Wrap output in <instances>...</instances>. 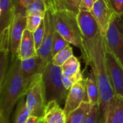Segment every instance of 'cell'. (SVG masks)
I'll return each mask as SVG.
<instances>
[{
	"label": "cell",
	"mask_w": 123,
	"mask_h": 123,
	"mask_svg": "<svg viewBox=\"0 0 123 123\" xmlns=\"http://www.w3.org/2000/svg\"><path fill=\"white\" fill-rule=\"evenodd\" d=\"M106 50L105 37L101 32L93 40H82V58L86 66L92 68L99 87L100 123H105L108 110L116 97L108 74Z\"/></svg>",
	"instance_id": "cell-1"
},
{
	"label": "cell",
	"mask_w": 123,
	"mask_h": 123,
	"mask_svg": "<svg viewBox=\"0 0 123 123\" xmlns=\"http://www.w3.org/2000/svg\"><path fill=\"white\" fill-rule=\"evenodd\" d=\"M20 62L18 57L11 58L6 79L0 85V116L7 123L14 107L25 96L28 88L21 72Z\"/></svg>",
	"instance_id": "cell-2"
},
{
	"label": "cell",
	"mask_w": 123,
	"mask_h": 123,
	"mask_svg": "<svg viewBox=\"0 0 123 123\" xmlns=\"http://www.w3.org/2000/svg\"><path fill=\"white\" fill-rule=\"evenodd\" d=\"M53 13L55 30L70 45L71 44L81 50L83 36L78 23L77 14L66 10H58Z\"/></svg>",
	"instance_id": "cell-3"
},
{
	"label": "cell",
	"mask_w": 123,
	"mask_h": 123,
	"mask_svg": "<svg viewBox=\"0 0 123 123\" xmlns=\"http://www.w3.org/2000/svg\"><path fill=\"white\" fill-rule=\"evenodd\" d=\"M43 80L47 103L55 101L61 105L66 100L68 93L62 82L61 68L49 62L43 74Z\"/></svg>",
	"instance_id": "cell-4"
},
{
	"label": "cell",
	"mask_w": 123,
	"mask_h": 123,
	"mask_svg": "<svg viewBox=\"0 0 123 123\" xmlns=\"http://www.w3.org/2000/svg\"><path fill=\"white\" fill-rule=\"evenodd\" d=\"M25 102L31 116L43 117L47 105L43 74L36 76L30 82L25 94Z\"/></svg>",
	"instance_id": "cell-5"
},
{
	"label": "cell",
	"mask_w": 123,
	"mask_h": 123,
	"mask_svg": "<svg viewBox=\"0 0 123 123\" xmlns=\"http://www.w3.org/2000/svg\"><path fill=\"white\" fill-rule=\"evenodd\" d=\"M105 37L107 49L123 67V14H115Z\"/></svg>",
	"instance_id": "cell-6"
},
{
	"label": "cell",
	"mask_w": 123,
	"mask_h": 123,
	"mask_svg": "<svg viewBox=\"0 0 123 123\" xmlns=\"http://www.w3.org/2000/svg\"><path fill=\"white\" fill-rule=\"evenodd\" d=\"M27 27V16L14 14L9 27V50L11 58L18 57L20 43Z\"/></svg>",
	"instance_id": "cell-7"
},
{
	"label": "cell",
	"mask_w": 123,
	"mask_h": 123,
	"mask_svg": "<svg viewBox=\"0 0 123 123\" xmlns=\"http://www.w3.org/2000/svg\"><path fill=\"white\" fill-rule=\"evenodd\" d=\"M45 23V34L43 40L39 49L37 50V54L48 63L52 61V46L54 32L55 30L53 19V13L48 9L44 18Z\"/></svg>",
	"instance_id": "cell-8"
},
{
	"label": "cell",
	"mask_w": 123,
	"mask_h": 123,
	"mask_svg": "<svg viewBox=\"0 0 123 123\" xmlns=\"http://www.w3.org/2000/svg\"><path fill=\"white\" fill-rule=\"evenodd\" d=\"M106 63L115 95L123 97V67L107 48L106 50Z\"/></svg>",
	"instance_id": "cell-9"
},
{
	"label": "cell",
	"mask_w": 123,
	"mask_h": 123,
	"mask_svg": "<svg viewBox=\"0 0 123 123\" xmlns=\"http://www.w3.org/2000/svg\"><path fill=\"white\" fill-rule=\"evenodd\" d=\"M84 101H88L85 79L75 83L68 91L63 107L66 115L68 116L70 113L76 110Z\"/></svg>",
	"instance_id": "cell-10"
},
{
	"label": "cell",
	"mask_w": 123,
	"mask_h": 123,
	"mask_svg": "<svg viewBox=\"0 0 123 123\" xmlns=\"http://www.w3.org/2000/svg\"><path fill=\"white\" fill-rule=\"evenodd\" d=\"M91 12L98 24L101 34L105 36L115 14L111 8L108 0H97Z\"/></svg>",
	"instance_id": "cell-11"
},
{
	"label": "cell",
	"mask_w": 123,
	"mask_h": 123,
	"mask_svg": "<svg viewBox=\"0 0 123 123\" xmlns=\"http://www.w3.org/2000/svg\"><path fill=\"white\" fill-rule=\"evenodd\" d=\"M47 64L48 63L37 55L30 58L21 60V72L27 87L36 76L43 74Z\"/></svg>",
	"instance_id": "cell-12"
},
{
	"label": "cell",
	"mask_w": 123,
	"mask_h": 123,
	"mask_svg": "<svg viewBox=\"0 0 123 123\" xmlns=\"http://www.w3.org/2000/svg\"><path fill=\"white\" fill-rule=\"evenodd\" d=\"M77 20L84 39L93 40L100 33L98 24L91 12L80 10Z\"/></svg>",
	"instance_id": "cell-13"
},
{
	"label": "cell",
	"mask_w": 123,
	"mask_h": 123,
	"mask_svg": "<svg viewBox=\"0 0 123 123\" xmlns=\"http://www.w3.org/2000/svg\"><path fill=\"white\" fill-rule=\"evenodd\" d=\"M66 119L63 109L55 101L47 103L43 115L40 118L42 123H65Z\"/></svg>",
	"instance_id": "cell-14"
},
{
	"label": "cell",
	"mask_w": 123,
	"mask_h": 123,
	"mask_svg": "<svg viewBox=\"0 0 123 123\" xmlns=\"http://www.w3.org/2000/svg\"><path fill=\"white\" fill-rule=\"evenodd\" d=\"M37 49L33 38V33L26 29L24 31L23 36L20 43L18 58L20 60L32 58L37 55Z\"/></svg>",
	"instance_id": "cell-15"
},
{
	"label": "cell",
	"mask_w": 123,
	"mask_h": 123,
	"mask_svg": "<svg viewBox=\"0 0 123 123\" xmlns=\"http://www.w3.org/2000/svg\"><path fill=\"white\" fill-rule=\"evenodd\" d=\"M61 68L62 74L71 78L74 84L85 79L81 70L80 61L75 55H72Z\"/></svg>",
	"instance_id": "cell-16"
},
{
	"label": "cell",
	"mask_w": 123,
	"mask_h": 123,
	"mask_svg": "<svg viewBox=\"0 0 123 123\" xmlns=\"http://www.w3.org/2000/svg\"><path fill=\"white\" fill-rule=\"evenodd\" d=\"M14 15L13 0H0V32L9 29Z\"/></svg>",
	"instance_id": "cell-17"
},
{
	"label": "cell",
	"mask_w": 123,
	"mask_h": 123,
	"mask_svg": "<svg viewBox=\"0 0 123 123\" xmlns=\"http://www.w3.org/2000/svg\"><path fill=\"white\" fill-rule=\"evenodd\" d=\"M85 86L86 89L87 99L91 107H99V91L96 79L91 71L85 78Z\"/></svg>",
	"instance_id": "cell-18"
},
{
	"label": "cell",
	"mask_w": 123,
	"mask_h": 123,
	"mask_svg": "<svg viewBox=\"0 0 123 123\" xmlns=\"http://www.w3.org/2000/svg\"><path fill=\"white\" fill-rule=\"evenodd\" d=\"M105 123H123V97L116 96L108 110Z\"/></svg>",
	"instance_id": "cell-19"
},
{
	"label": "cell",
	"mask_w": 123,
	"mask_h": 123,
	"mask_svg": "<svg viewBox=\"0 0 123 123\" xmlns=\"http://www.w3.org/2000/svg\"><path fill=\"white\" fill-rule=\"evenodd\" d=\"M92 107L88 101H84L81 105L68 116L65 123H84L87 118Z\"/></svg>",
	"instance_id": "cell-20"
},
{
	"label": "cell",
	"mask_w": 123,
	"mask_h": 123,
	"mask_svg": "<svg viewBox=\"0 0 123 123\" xmlns=\"http://www.w3.org/2000/svg\"><path fill=\"white\" fill-rule=\"evenodd\" d=\"M48 9V4L46 0H31L27 6L25 15L40 14L45 16Z\"/></svg>",
	"instance_id": "cell-21"
},
{
	"label": "cell",
	"mask_w": 123,
	"mask_h": 123,
	"mask_svg": "<svg viewBox=\"0 0 123 123\" xmlns=\"http://www.w3.org/2000/svg\"><path fill=\"white\" fill-rule=\"evenodd\" d=\"M81 0H54L55 11L66 10L78 14Z\"/></svg>",
	"instance_id": "cell-22"
},
{
	"label": "cell",
	"mask_w": 123,
	"mask_h": 123,
	"mask_svg": "<svg viewBox=\"0 0 123 123\" xmlns=\"http://www.w3.org/2000/svg\"><path fill=\"white\" fill-rule=\"evenodd\" d=\"M30 116L31 115L27 107L25 99L24 97H22L19 100L17 103L14 114V123H26Z\"/></svg>",
	"instance_id": "cell-23"
},
{
	"label": "cell",
	"mask_w": 123,
	"mask_h": 123,
	"mask_svg": "<svg viewBox=\"0 0 123 123\" xmlns=\"http://www.w3.org/2000/svg\"><path fill=\"white\" fill-rule=\"evenodd\" d=\"M72 55H74L73 48L69 45L60 52H58L56 55H55L52 58V63L57 66H62Z\"/></svg>",
	"instance_id": "cell-24"
},
{
	"label": "cell",
	"mask_w": 123,
	"mask_h": 123,
	"mask_svg": "<svg viewBox=\"0 0 123 123\" xmlns=\"http://www.w3.org/2000/svg\"><path fill=\"white\" fill-rule=\"evenodd\" d=\"M70 44L64 39V37L56 30L54 32L53 46H52V56L53 57L58 52L66 48Z\"/></svg>",
	"instance_id": "cell-25"
},
{
	"label": "cell",
	"mask_w": 123,
	"mask_h": 123,
	"mask_svg": "<svg viewBox=\"0 0 123 123\" xmlns=\"http://www.w3.org/2000/svg\"><path fill=\"white\" fill-rule=\"evenodd\" d=\"M44 15L35 14V15H28L27 16V27L28 30L32 32H34L43 22Z\"/></svg>",
	"instance_id": "cell-26"
},
{
	"label": "cell",
	"mask_w": 123,
	"mask_h": 123,
	"mask_svg": "<svg viewBox=\"0 0 123 123\" xmlns=\"http://www.w3.org/2000/svg\"><path fill=\"white\" fill-rule=\"evenodd\" d=\"M9 54L1 52L0 55V85H1L7 75L9 64Z\"/></svg>",
	"instance_id": "cell-27"
},
{
	"label": "cell",
	"mask_w": 123,
	"mask_h": 123,
	"mask_svg": "<svg viewBox=\"0 0 123 123\" xmlns=\"http://www.w3.org/2000/svg\"><path fill=\"white\" fill-rule=\"evenodd\" d=\"M32 33H33V38H34V41H35V48L37 50L39 49V48L40 47L42 42L43 40V37H44V34H45L44 20L41 23V25L39 26V27Z\"/></svg>",
	"instance_id": "cell-28"
},
{
	"label": "cell",
	"mask_w": 123,
	"mask_h": 123,
	"mask_svg": "<svg viewBox=\"0 0 123 123\" xmlns=\"http://www.w3.org/2000/svg\"><path fill=\"white\" fill-rule=\"evenodd\" d=\"M84 123H100V112L99 106L92 107L91 111Z\"/></svg>",
	"instance_id": "cell-29"
},
{
	"label": "cell",
	"mask_w": 123,
	"mask_h": 123,
	"mask_svg": "<svg viewBox=\"0 0 123 123\" xmlns=\"http://www.w3.org/2000/svg\"><path fill=\"white\" fill-rule=\"evenodd\" d=\"M30 1L31 0H13V4H14V14L19 13L23 15H25L27 6L30 3Z\"/></svg>",
	"instance_id": "cell-30"
},
{
	"label": "cell",
	"mask_w": 123,
	"mask_h": 123,
	"mask_svg": "<svg viewBox=\"0 0 123 123\" xmlns=\"http://www.w3.org/2000/svg\"><path fill=\"white\" fill-rule=\"evenodd\" d=\"M108 2L117 14H123V0H108Z\"/></svg>",
	"instance_id": "cell-31"
},
{
	"label": "cell",
	"mask_w": 123,
	"mask_h": 123,
	"mask_svg": "<svg viewBox=\"0 0 123 123\" xmlns=\"http://www.w3.org/2000/svg\"><path fill=\"white\" fill-rule=\"evenodd\" d=\"M97 0H81L80 10H84L87 12H92L94 4Z\"/></svg>",
	"instance_id": "cell-32"
},
{
	"label": "cell",
	"mask_w": 123,
	"mask_h": 123,
	"mask_svg": "<svg viewBox=\"0 0 123 123\" xmlns=\"http://www.w3.org/2000/svg\"><path fill=\"white\" fill-rule=\"evenodd\" d=\"M40 121V118L33 117V116H30L29 120H27V122L26 123H39Z\"/></svg>",
	"instance_id": "cell-33"
},
{
	"label": "cell",
	"mask_w": 123,
	"mask_h": 123,
	"mask_svg": "<svg viewBox=\"0 0 123 123\" xmlns=\"http://www.w3.org/2000/svg\"><path fill=\"white\" fill-rule=\"evenodd\" d=\"M48 4V8L50 10H51L53 12H54V1L53 0H47Z\"/></svg>",
	"instance_id": "cell-34"
},
{
	"label": "cell",
	"mask_w": 123,
	"mask_h": 123,
	"mask_svg": "<svg viewBox=\"0 0 123 123\" xmlns=\"http://www.w3.org/2000/svg\"><path fill=\"white\" fill-rule=\"evenodd\" d=\"M0 123H7L5 121V120H4L2 117H1V116H0Z\"/></svg>",
	"instance_id": "cell-35"
},
{
	"label": "cell",
	"mask_w": 123,
	"mask_h": 123,
	"mask_svg": "<svg viewBox=\"0 0 123 123\" xmlns=\"http://www.w3.org/2000/svg\"><path fill=\"white\" fill-rule=\"evenodd\" d=\"M53 1H54V0H53ZM54 11H55V5H54Z\"/></svg>",
	"instance_id": "cell-36"
},
{
	"label": "cell",
	"mask_w": 123,
	"mask_h": 123,
	"mask_svg": "<svg viewBox=\"0 0 123 123\" xmlns=\"http://www.w3.org/2000/svg\"><path fill=\"white\" fill-rule=\"evenodd\" d=\"M42 123V122H41V120H40V123Z\"/></svg>",
	"instance_id": "cell-37"
}]
</instances>
